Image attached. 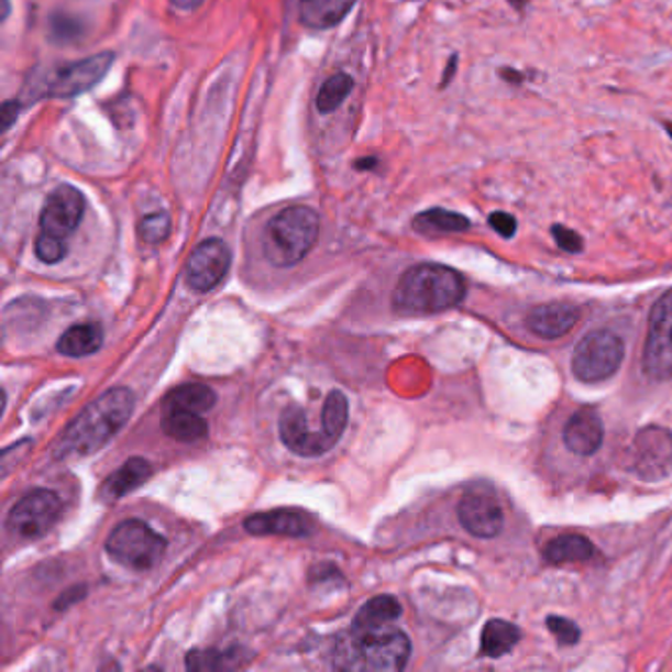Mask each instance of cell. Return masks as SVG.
<instances>
[{
  "instance_id": "6da1fadb",
  "label": "cell",
  "mask_w": 672,
  "mask_h": 672,
  "mask_svg": "<svg viewBox=\"0 0 672 672\" xmlns=\"http://www.w3.org/2000/svg\"><path fill=\"white\" fill-rule=\"evenodd\" d=\"M134 395L129 388L117 387L87 405L56 444V458H84L99 452L133 415Z\"/></svg>"
},
{
  "instance_id": "7a4b0ae2",
  "label": "cell",
  "mask_w": 672,
  "mask_h": 672,
  "mask_svg": "<svg viewBox=\"0 0 672 672\" xmlns=\"http://www.w3.org/2000/svg\"><path fill=\"white\" fill-rule=\"evenodd\" d=\"M465 298V280L454 268L434 263L412 266L400 276L393 306L400 313L427 316L455 308Z\"/></svg>"
},
{
  "instance_id": "3957f363",
  "label": "cell",
  "mask_w": 672,
  "mask_h": 672,
  "mask_svg": "<svg viewBox=\"0 0 672 672\" xmlns=\"http://www.w3.org/2000/svg\"><path fill=\"white\" fill-rule=\"evenodd\" d=\"M320 235V218L313 209L293 206L268 221L263 235V253L273 266L298 265L312 251Z\"/></svg>"
},
{
  "instance_id": "277c9868",
  "label": "cell",
  "mask_w": 672,
  "mask_h": 672,
  "mask_svg": "<svg viewBox=\"0 0 672 672\" xmlns=\"http://www.w3.org/2000/svg\"><path fill=\"white\" fill-rule=\"evenodd\" d=\"M410 639L398 629L351 631L338 649V667L353 671H403L410 659Z\"/></svg>"
},
{
  "instance_id": "5b68a950",
  "label": "cell",
  "mask_w": 672,
  "mask_h": 672,
  "mask_svg": "<svg viewBox=\"0 0 672 672\" xmlns=\"http://www.w3.org/2000/svg\"><path fill=\"white\" fill-rule=\"evenodd\" d=\"M113 62L111 52H101L66 66L46 69L42 76L32 79L30 96L32 99H69L81 96L107 76Z\"/></svg>"
},
{
  "instance_id": "8992f818",
  "label": "cell",
  "mask_w": 672,
  "mask_h": 672,
  "mask_svg": "<svg viewBox=\"0 0 672 672\" xmlns=\"http://www.w3.org/2000/svg\"><path fill=\"white\" fill-rule=\"evenodd\" d=\"M107 552L126 569L151 570L166 552V539L146 522L129 519L114 527L107 539Z\"/></svg>"
},
{
  "instance_id": "52a82bcc",
  "label": "cell",
  "mask_w": 672,
  "mask_h": 672,
  "mask_svg": "<svg viewBox=\"0 0 672 672\" xmlns=\"http://www.w3.org/2000/svg\"><path fill=\"white\" fill-rule=\"evenodd\" d=\"M624 340L609 330H594L582 338L572 357V373L582 383H602L624 363Z\"/></svg>"
},
{
  "instance_id": "ba28073f",
  "label": "cell",
  "mask_w": 672,
  "mask_h": 672,
  "mask_svg": "<svg viewBox=\"0 0 672 672\" xmlns=\"http://www.w3.org/2000/svg\"><path fill=\"white\" fill-rule=\"evenodd\" d=\"M643 371L651 381L672 379V288L654 302L649 316Z\"/></svg>"
},
{
  "instance_id": "9c48e42d",
  "label": "cell",
  "mask_w": 672,
  "mask_h": 672,
  "mask_svg": "<svg viewBox=\"0 0 672 672\" xmlns=\"http://www.w3.org/2000/svg\"><path fill=\"white\" fill-rule=\"evenodd\" d=\"M62 515V499L49 489H36L20 499L9 513L7 529L20 540L44 537Z\"/></svg>"
},
{
  "instance_id": "30bf717a",
  "label": "cell",
  "mask_w": 672,
  "mask_h": 672,
  "mask_svg": "<svg viewBox=\"0 0 672 672\" xmlns=\"http://www.w3.org/2000/svg\"><path fill=\"white\" fill-rule=\"evenodd\" d=\"M631 467L645 482H657L671 474L672 432L661 427L643 428L635 436Z\"/></svg>"
},
{
  "instance_id": "8fae6325",
  "label": "cell",
  "mask_w": 672,
  "mask_h": 672,
  "mask_svg": "<svg viewBox=\"0 0 672 672\" xmlns=\"http://www.w3.org/2000/svg\"><path fill=\"white\" fill-rule=\"evenodd\" d=\"M86 211V198L74 186H59L49 194L42 216H40V233L66 241L81 223Z\"/></svg>"
},
{
  "instance_id": "7c38bea8",
  "label": "cell",
  "mask_w": 672,
  "mask_h": 672,
  "mask_svg": "<svg viewBox=\"0 0 672 672\" xmlns=\"http://www.w3.org/2000/svg\"><path fill=\"white\" fill-rule=\"evenodd\" d=\"M231 266V251L221 239H208L199 243L190 255L186 276L196 293H209L225 278Z\"/></svg>"
},
{
  "instance_id": "4fadbf2b",
  "label": "cell",
  "mask_w": 672,
  "mask_h": 672,
  "mask_svg": "<svg viewBox=\"0 0 672 672\" xmlns=\"http://www.w3.org/2000/svg\"><path fill=\"white\" fill-rule=\"evenodd\" d=\"M458 519L470 535L480 539H493L503 529L502 505L487 493H467L458 505Z\"/></svg>"
},
{
  "instance_id": "5bb4252c",
  "label": "cell",
  "mask_w": 672,
  "mask_h": 672,
  "mask_svg": "<svg viewBox=\"0 0 672 672\" xmlns=\"http://www.w3.org/2000/svg\"><path fill=\"white\" fill-rule=\"evenodd\" d=\"M280 438L293 454L312 458L322 455L335 445L333 440L320 432H313L308 427V418L300 407H288L280 417Z\"/></svg>"
},
{
  "instance_id": "9a60e30c",
  "label": "cell",
  "mask_w": 672,
  "mask_h": 672,
  "mask_svg": "<svg viewBox=\"0 0 672 672\" xmlns=\"http://www.w3.org/2000/svg\"><path fill=\"white\" fill-rule=\"evenodd\" d=\"M312 517L308 513L296 509H276V511L258 513L245 521L246 532L265 537V535H283V537H308L313 532Z\"/></svg>"
},
{
  "instance_id": "2e32d148",
  "label": "cell",
  "mask_w": 672,
  "mask_h": 672,
  "mask_svg": "<svg viewBox=\"0 0 672 672\" xmlns=\"http://www.w3.org/2000/svg\"><path fill=\"white\" fill-rule=\"evenodd\" d=\"M576 306L569 302L540 304L530 310L527 316V326L530 332L539 335L542 340H559L574 330L576 326Z\"/></svg>"
},
{
  "instance_id": "e0dca14e",
  "label": "cell",
  "mask_w": 672,
  "mask_h": 672,
  "mask_svg": "<svg viewBox=\"0 0 672 672\" xmlns=\"http://www.w3.org/2000/svg\"><path fill=\"white\" fill-rule=\"evenodd\" d=\"M564 444L577 455L596 454L604 444V422L592 408L577 410L564 428Z\"/></svg>"
},
{
  "instance_id": "ac0fdd59",
  "label": "cell",
  "mask_w": 672,
  "mask_h": 672,
  "mask_svg": "<svg viewBox=\"0 0 672 672\" xmlns=\"http://www.w3.org/2000/svg\"><path fill=\"white\" fill-rule=\"evenodd\" d=\"M355 0H298V14L306 29L326 30L350 14Z\"/></svg>"
},
{
  "instance_id": "d6986e66",
  "label": "cell",
  "mask_w": 672,
  "mask_h": 672,
  "mask_svg": "<svg viewBox=\"0 0 672 672\" xmlns=\"http://www.w3.org/2000/svg\"><path fill=\"white\" fill-rule=\"evenodd\" d=\"M152 467L143 458H131L126 464L121 465L113 475H109L104 480L101 487V497L107 502L121 499L124 495L139 489L148 477H151Z\"/></svg>"
},
{
  "instance_id": "ffe728a7",
  "label": "cell",
  "mask_w": 672,
  "mask_h": 672,
  "mask_svg": "<svg viewBox=\"0 0 672 672\" xmlns=\"http://www.w3.org/2000/svg\"><path fill=\"white\" fill-rule=\"evenodd\" d=\"M412 228L417 229L420 235L438 238V235H450V233H464V231L472 228V223L462 213H455V211H448V209L442 208H432L418 213L415 221H412Z\"/></svg>"
},
{
  "instance_id": "44dd1931",
  "label": "cell",
  "mask_w": 672,
  "mask_h": 672,
  "mask_svg": "<svg viewBox=\"0 0 672 672\" xmlns=\"http://www.w3.org/2000/svg\"><path fill=\"white\" fill-rule=\"evenodd\" d=\"M400 604L393 596H379L370 599L361 607L360 614L353 619L351 631H375L383 627H390L393 621L400 617Z\"/></svg>"
},
{
  "instance_id": "7402d4cb",
  "label": "cell",
  "mask_w": 672,
  "mask_h": 672,
  "mask_svg": "<svg viewBox=\"0 0 672 672\" xmlns=\"http://www.w3.org/2000/svg\"><path fill=\"white\" fill-rule=\"evenodd\" d=\"M103 345V330L97 323H81L69 328L59 341L57 351L66 357H87L101 350Z\"/></svg>"
},
{
  "instance_id": "603a6c76",
  "label": "cell",
  "mask_w": 672,
  "mask_h": 672,
  "mask_svg": "<svg viewBox=\"0 0 672 672\" xmlns=\"http://www.w3.org/2000/svg\"><path fill=\"white\" fill-rule=\"evenodd\" d=\"M216 400H218V395L211 388L206 387V385H198V383H190V385L174 388L170 395L164 398V412L188 410V412L201 415L206 410H211Z\"/></svg>"
},
{
  "instance_id": "cb8c5ba5",
  "label": "cell",
  "mask_w": 672,
  "mask_h": 672,
  "mask_svg": "<svg viewBox=\"0 0 672 672\" xmlns=\"http://www.w3.org/2000/svg\"><path fill=\"white\" fill-rule=\"evenodd\" d=\"M521 641V629L505 619H489L482 634V653L489 659H499L509 653Z\"/></svg>"
},
{
  "instance_id": "d4e9b609",
  "label": "cell",
  "mask_w": 672,
  "mask_h": 672,
  "mask_svg": "<svg viewBox=\"0 0 672 672\" xmlns=\"http://www.w3.org/2000/svg\"><path fill=\"white\" fill-rule=\"evenodd\" d=\"M594 544L582 535H562L550 540L544 547V559L550 564H570V562H587L594 557Z\"/></svg>"
},
{
  "instance_id": "484cf974",
  "label": "cell",
  "mask_w": 672,
  "mask_h": 672,
  "mask_svg": "<svg viewBox=\"0 0 672 672\" xmlns=\"http://www.w3.org/2000/svg\"><path fill=\"white\" fill-rule=\"evenodd\" d=\"M162 430L164 434L170 436L172 440L190 444L208 436V422L196 412L170 410V412H164Z\"/></svg>"
},
{
  "instance_id": "4316f807",
  "label": "cell",
  "mask_w": 672,
  "mask_h": 672,
  "mask_svg": "<svg viewBox=\"0 0 672 672\" xmlns=\"http://www.w3.org/2000/svg\"><path fill=\"white\" fill-rule=\"evenodd\" d=\"M348 418H350L348 398L341 390H332L330 397L326 398V405L322 408L323 434L328 436L333 442H338L345 432Z\"/></svg>"
},
{
  "instance_id": "83f0119b",
  "label": "cell",
  "mask_w": 672,
  "mask_h": 672,
  "mask_svg": "<svg viewBox=\"0 0 672 672\" xmlns=\"http://www.w3.org/2000/svg\"><path fill=\"white\" fill-rule=\"evenodd\" d=\"M353 89V77L348 74H335L330 77L318 91L316 97V107L320 113H333L338 107L343 104V101L350 97Z\"/></svg>"
},
{
  "instance_id": "f1b7e54d",
  "label": "cell",
  "mask_w": 672,
  "mask_h": 672,
  "mask_svg": "<svg viewBox=\"0 0 672 672\" xmlns=\"http://www.w3.org/2000/svg\"><path fill=\"white\" fill-rule=\"evenodd\" d=\"M238 651H191L186 657V667L191 671H219L229 667H239Z\"/></svg>"
},
{
  "instance_id": "f546056e",
  "label": "cell",
  "mask_w": 672,
  "mask_h": 672,
  "mask_svg": "<svg viewBox=\"0 0 672 672\" xmlns=\"http://www.w3.org/2000/svg\"><path fill=\"white\" fill-rule=\"evenodd\" d=\"M170 216L158 211V213H151L141 221L139 225V233L143 238L144 243H151V245H158L164 239L170 235Z\"/></svg>"
},
{
  "instance_id": "4dcf8cb0",
  "label": "cell",
  "mask_w": 672,
  "mask_h": 672,
  "mask_svg": "<svg viewBox=\"0 0 672 672\" xmlns=\"http://www.w3.org/2000/svg\"><path fill=\"white\" fill-rule=\"evenodd\" d=\"M67 246L64 239L52 238L46 233H40L36 239V256L46 265H56L57 261H62L66 256Z\"/></svg>"
},
{
  "instance_id": "1f68e13d",
  "label": "cell",
  "mask_w": 672,
  "mask_h": 672,
  "mask_svg": "<svg viewBox=\"0 0 672 672\" xmlns=\"http://www.w3.org/2000/svg\"><path fill=\"white\" fill-rule=\"evenodd\" d=\"M550 634L559 639L560 645H576L580 639V629L574 621H570L566 617L550 616L547 619Z\"/></svg>"
},
{
  "instance_id": "d6a6232c",
  "label": "cell",
  "mask_w": 672,
  "mask_h": 672,
  "mask_svg": "<svg viewBox=\"0 0 672 672\" xmlns=\"http://www.w3.org/2000/svg\"><path fill=\"white\" fill-rule=\"evenodd\" d=\"M552 238L557 241V245L570 255H576L584 249V241L577 235L574 229L564 228V225H554L552 228Z\"/></svg>"
},
{
  "instance_id": "836d02e7",
  "label": "cell",
  "mask_w": 672,
  "mask_h": 672,
  "mask_svg": "<svg viewBox=\"0 0 672 672\" xmlns=\"http://www.w3.org/2000/svg\"><path fill=\"white\" fill-rule=\"evenodd\" d=\"M489 225L493 231H497L502 238L511 239L517 233V219L505 213V211H495L489 216Z\"/></svg>"
},
{
  "instance_id": "e575fe53",
  "label": "cell",
  "mask_w": 672,
  "mask_h": 672,
  "mask_svg": "<svg viewBox=\"0 0 672 672\" xmlns=\"http://www.w3.org/2000/svg\"><path fill=\"white\" fill-rule=\"evenodd\" d=\"M16 117H19V103L16 101H7L2 104V129L4 131L16 121Z\"/></svg>"
},
{
  "instance_id": "d590c367",
  "label": "cell",
  "mask_w": 672,
  "mask_h": 672,
  "mask_svg": "<svg viewBox=\"0 0 672 672\" xmlns=\"http://www.w3.org/2000/svg\"><path fill=\"white\" fill-rule=\"evenodd\" d=\"M499 76H502L503 81L515 84V86H521L522 81H525V76H522L521 71H517L513 67H503V69H499Z\"/></svg>"
},
{
  "instance_id": "8d00e7d4",
  "label": "cell",
  "mask_w": 672,
  "mask_h": 672,
  "mask_svg": "<svg viewBox=\"0 0 672 672\" xmlns=\"http://www.w3.org/2000/svg\"><path fill=\"white\" fill-rule=\"evenodd\" d=\"M172 2H174L176 7H180V9L186 10L196 9V7L201 4V0H172Z\"/></svg>"
},
{
  "instance_id": "74e56055",
  "label": "cell",
  "mask_w": 672,
  "mask_h": 672,
  "mask_svg": "<svg viewBox=\"0 0 672 672\" xmlns=\"http://www.w3.org/2000/svg\"><path fill=\"white\" fill-rule=\"evenodd\" d=\"M455 62H458V57H452V62H450V64H448V67H445V74H444V79H442V86H448V81H450V79H452V76H454V71H455Z\"/></svg>"
},
{
  "instance_id": "f35d334b",
  "label": "cell",
  "mask_w": 672,
  "mask_h": 672,
  "mask_svg": "<svg viewBox=\"0 0 672 672\" xmlns=\"http://www.w3.org/2000/svg\"><path fill=\"white\" fill-rule=\"evenodd\" d=\"M507 2L511 4L513 9L522 10L525 7H527V2H529V0H507Z\"/></svg>"
},
{
  "instance_id": "ab89813d",
  "label": "cell",
  "mask_w": 672,
  "mask_h": 672,
  "mask_svg": "<svg viewBox=\"0 0 672 672\" xmlns=\"http://www.w3.org/2000/svg\"><path fill=\"white\" fill-rule=\"evenodd\" d=\"M664 129H667V133L672 136V123H664Z\"/></svg>"
}]
</instances>
